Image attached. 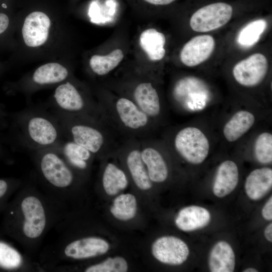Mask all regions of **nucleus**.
Instances as JSON below:
<instances>
[{
    "label": "nucleus",
    "instance_id": "obj_19",
    "mask_svg": "<svg viewBox=\"0 0 272 272\" xmlns=\"http://www.w3.org/2000/svg\"><path fill=\"white\" fill-rule=\"evenodd\" d=\"M235 265V254L231 245L224 241L216 243L209 255V266L211 271L233 272Z\"/></svg>",
    "mask_w": 272,
    "mask_h": 272
},
{
    "label": "nucleus",
    "instance_id": "obj_33",
    "mask_svg": "<svg viewBox=\"0 0 272 272\" xmlns=\"http://www.w3.org/2000/svg\"><path fill=\"white\" fill-rule=\"evenodd\" d=\"M144 3L154 6H165L171 5L177 0H142Z\"/></svg>",
    "mask_w": 272,
    "mask_h": 272
},
{
    "label": "nucleus",
    "instance_id": "obj_36",
    "mask_svg": "<svg viewBox=\"0 0 272 272\" xmlns=\"http://www.w3.org/2000/svg\"><path fill=\"white\" fill-rule=\"evenodd\" d=\"M8 188L7 182L5 180L0 179V198L6 194Z\"/></svg>",
    "mask_w": 272,
    "mask_h": 272
},
{
    "label": "nucleus",
    "instance_id": "obj_10",
    "mask_svg": "<svg viewBox=\"0 0 272 272\" xmlns=\"http://www.w3.org/2000/svg\"><path fill=\"white\" fill-rule=\"evenodd\" d=\"M54 98L59 111L67 116L87 117L90 109L76 88L67 82L55 89Z\"/></svg>",
    "mask_w": 272,
    "mask_h": 272
},
{
    "label": "nucleus",
    "instance_id": "obj_5",
    "mask_svg": "<svg viewBox=\"0 0 272 272\" xmlns=\"http://www.w3.org/2000/svg\"><path fill=\"white\" fill-rule=\"evenodd\" d=\"M234 13V7L225 2L207 3L197 8L192 14L189 24L198 32H206L217 29L227 24Z\"/></svg>",
    "mask_w": 272,
    "mask_h": 272
},
{
    "label": "nucleus",
    "instance_id": "obj_16",
    "mask_svg": "<svg viewBox=\"0 0 272 272\" xmlns=\"http://www.w3.org/2000/svg\"><path fill=\"white\" fill-rule=\"evenodd\" d=\"M210 221L211 214L208 210L197 206H191L179 211L175 223L180 230L189 232L205 227Z\"/></svg>",
    "mask_w": 272,
    "mask_h": 272
},
{
    "label": "nucleus",
    "instance_id": "obj_17",
    "mask_svg": "<svg viewBox=\"0 0 272 272\" xmlns=\"http://www.w3.org/2000/svg\"><path fill=\"white\" fill-rule=\"evenodd\" d=\"M133 102L151 119L157 117L161 112L159 97L152 84L144 82L135 88Z\"/></svg>",
    "mask_w": 272,
    "mask_h": 272
},
{
    "label": "nucleus",
    "instance_id": "obj_29",
    "mask_svg": "<svg viewBox=\"0 0 272 272\" xmlns=\"http://www.w3.org/2000/svg\"><path fill=\"white\" fill-rule=\"evenodd\" d=\"M255 158L260 163L269 164L272 161V135L264 132L256 138L254 145Z\"/></svg>",
    "mask_w": 272,
    "mask_h": 272
},
{
    "label": "nucleus",
    "instance_id": "obj_13",
    "mask_svg": "<svg viewBox=\"0 0 272 272\" xmlns=\"http://www.w3.org/2000/svg\"><path fill=\"white\" fill-rule=\"evenodd\" d=\"M50 20L44 13L34 12L25 19L22 28V35L25 44L30 47H37L47 40Z\"/></svg>",
    "mask_w": 272,
    "mask_h": 272
},
{
    "label": "nucleus",
    "instance_id": "obj_37",
    "mask_svg": "<svg viewBox=\"0 0 272 272\" xmlns=\"http://www.w3.org/2000/svg\"><path fill=\"white\" fill-rule=\"evenodd\" d=\"M243 271V272H257L258 270L255 268H254L252 267H249V268L245 269Z\"/></svg>",
    "mask_w": 272,
    "mask_h": 272
},
{
    "label": "nucleus",
    "instance_id": "obj_23",
    "mask_svg": "<svg viewBox=\"0 0 272 272\" xmlns=\"http://www.w3.org/2000/svg\"><path fill=\"white\" fill-rule=\"evenodd\" d=\"M72 168L85 170L88 167V161L93 155L86 148L71 140L61 142L55 147Z\"/></svg>",
    "mask_w": 272,
    "mask_h": 272
},
{
    "label": "nucleus",
    "instance_id": "obj_28",
    "mask_svg": "<svg viewBox=\"0 0 272 272\" xmlns=\"http://www.w3.org/2000/svg\"><path fill=\"white\" fill-rule=\"evenodd\" d=\"M266 21L263 19L252 21L245 26L239 32L237 38L238 43L245 47L255 44L265 31Z\"/></svg>",
    "mask_w": 272,
    "mask_h": 272
},
{
    "label": "nucleus",
    "instance_id": "obj_15",
    "mask_svg": "<svg viewBox=\"0 0 272 272\" xmlns=\"http://www.w3.org/2000/svg\"><path fill=\"white\" fill-rule=\"evenodd\" d=\"M140 150L142 160L152 182L165 181L168 176V169L160 152L149 144H143L140 147Z\"/></svg>",
    "mask_w": 272,
    "mask_h": 272
},
{
    "label": "nucleus",
    "instance_id": "obj_25",
    "mask_svg": "<svg viewBox=\"0 0 272 272\" xmlns=\"http://www.w3.org/2000/svg\"><path fill=\"white\" fill-rule=\"evenodd\" d=\"M67 75V70L63 66L51 62L37 69L33 75V80L39 85L55 84L64 80Z\"/></svg>",
    "mask_w": 272,
    "mask_h": 272
},
{
    "label": "nucleus",
    "instance_id": "obj_2",
    "mask_svg": "<svg viewBox=\"0 0 272 272\" xmlns=\"http://www.w3.org/2000/svg\"><path fill=\"white\" fill-rule=\"evenodd\" d=\"M37 161L43 180L51 188L63 193L72 186L75 179L72 168L56 148L39 149Z\"/></svg>",
    "mask_w": 272,
    "mask_h": 272
},
{
    "label": "nucleus",
    "instance_id": "obj_31",
    "mask_svg": "<svg viewBox=\"0 0 272 272\" xmlns=\"http://www.w3.org/2000/svg\"><path fill=\"white\" fill-rule=\"evenodd\" d=\"M128 269L126 260L122 257H109L104 261L89 266L86 272H125Z\"/></svg>",
    "mask_w": 272,
    "mask_h": 272
},
{
    "label": "nucleus",
    "instance_id": "obj_27",
    "mask_svg": "<svg viewBox=\"0 0 272 272\" xmlns=\"http://www.w3.org/2000/svg\"><path fill=\"white\" fill-rule=\"evenodd\" d=\"M123 53L116 49L106 55H94L90 59V65L97 75L104 76L115 69L123 58Z\"/></svg>",
    "mask_w": 272,
    "mask_h": 272
},
{
    "label": "nucleus",
    "instance_id": "obj_30",
    "mask_svg": "<svg viewBox=\"0 0 272 272\" xmlns=\"http://www.w3.org/2000/svg\"><path fill=\"white\" fill-rule=\"evenodd\" d=\"M24 259L15 249L5 243L0 242V266L9 269L22 267Z\"/></svg>",
    "mask_w": 272,
    "mask_h": 272
},
{
    "label": "nucleus",
    "instance_id": "obj_35",
    "mask_svg": "<svg viewBox=\"0 0 272 272\" xmlns=\"http://www.w3.org/2000/svg\"><path fill=\"white\" fill-rule=\"evenodd\" d=\"M264 235L266 240L269 242L272 241V224L270 223L265 228Z\"/></svg>",
    "mask_w": 272,
    "mask_h": 272
},
{
    "label": "nucleus",
    "instance_id": "obj_6",
    "mask_svg": "<svg viewBox=\"0 0 272 272\" xmlns=\"http://www.w3.org/2000/svg\"><path fill=\"white\" fill-rule=\"evenodd\" d=\"M174 144L178 153L191 164L201 163L209 154L208 139L195 127H186L179 130L175 135Z\"/></svg>",
    "mask_w": 272,
    "mask_h": 272
},
{
    "label": "nucleus",
    "instance_id": "obj_32",
    "mask_svg": "<svg viewBox=\"0 0 272 272\" xmlns=\"http://www.w3.org/2000/svg\"><path fill=\"white\" fill-rule=\"evenodd\" d=\"M263 218L268 221L272 219V197L270 196L262 209Z\"/></svg>",
    "mask_w": 272,
    "mask_h": 272
},
{
    "label": "nucleus",
    "instance_id": "obj_7",
    "mask_svg": "<svg viewBox=\"0 0 272 272\" xmlns=\"http://www.w3.org/2000/svg\"><path fill=\"white\" fill-rule=\"evenodd\" d=\"M267 69L266 57L261 53H256L237 63L233 67V75L239 84L253 87L263 81Z\"/></svg>",
    "mask_w": 272,
    "mask_h": 272
},
{
    "label": "nucleus",
    "instance_id": "obj_21",
    "mask_svg": "<svg viewBox=\"0 0 272 272\" xmlns=\"http://www.w3.org/2000/svg\"><path fill=\"white\" fill-rule=\"evenodd\" d=\"M254 121V116L249 111L244 110L237 111L224 126L225 138L230 142L236 141L252 127Z\"/></svg>",
    "mask_w": 272,
    "mask_h": 272
},
{
    "label": "nucleus",
    "instance_id": "obj_9",
    "mask_svg": "<svg viewBox=\"0 0 272 272\" xmlns=\"http://www.w3.org/2000/svg\"><path fill=\"white\" fill-rule=\"evenodd\" d=\"M152 253L162 263L177 265L186 260L189 250L187 244L180 238L165 236L154 241L152 246Z\"/></svg>",
    "mask_w": 272,
    "mask_h": 272
},
{
    "label": "nucleus",
    "instance_id": "obj_24",
    "mask_svg": "<svg viewBox=\"0 0 272 272\" xmlns=\"http://www.w3.org/2000/svg\"><path fill=\"white\" fill-rule=\"evenodd\" d=\"M102 182L105 192L109 195L116 194L128 185V180L124 171L112 163H108L106 165Z\"/></svg>",
    "mask_w": 272,
    "mask_h": 272
},
{
    "label": "nucleus",
    "instance_id": "obj_12",
    "mask_svg": "<svg viewBox=\"0 0 272 272\" xmlns=\"http://www.w3.org/2000/svg\"><path fill=\"white\" fill-rule=\"evenodd\" d=\"M215 45V41L212 36H196L183 46L180 53V60L187 66L197 65L210 57L214 50Z\"/></svg>",
    "mask_w": 272,
    "mask_h": 272
},
{
    "label": "nucleus",
    "instance_id": "obj_14",
    "mask_svg": "<svg viewBox=\"0 0 272 272\" xmlns=\"http://www.w3.org/2000/svg\"><path fill=\"white\" fill-rule=\"evenodd\" d=\"M239 172L237 165L231 160L222 162L218 167L213 185V192L218 197L231 193L237 185Z\"/></svg>",
    "mask_w": 272,
    "mask_h": 272
},
{
    "label": "nucleus",
    "instance_id": "obj_4",
    "mask_svg": "<svg viewBox=\"0 0 272 272\" xmlns=\"http://www.w3.org/2000/svg\"><path fill=\"white\" fill-rule=\"evenodd\" d=\"M62 130L53 119L41 113L29 115L23 122L25 138L39 149L53 148L60 144Z\"/></svg>",
    "mask_w": 272,
    "mask_h": 272
},
{
    "label": "nucleus",
    "instance_id": "obj_34",
    "mask_svg": "<svg viewBox=\"0 0 272 272\" xmlns=\"http://www.w3.org/2000/svg\"><path fill=\"white\" fill-rule=\"evenodd\" d=\"M9 24L8 17L4 13H0V34L7 29Z\"/></svg>",
    "mask_w": 272,
    "mask_h": 272
},
{
    "label": "nucleus",
    "instance_id": "obj_26",
    "mask_svg": "<svg viewBox=\"0 0 272 272\" xmlns=\"http://www.w3.org/2000/svg\"><path fill=\"white\" fill-rule=\"evenodd\" d=\"M137 210L136 198L130 193L121 194L117 196L110 209L112 215L121 221H127L133 218Z\"/></svg>",
    "mask_w": 272,
    "mask_h": 272
},
{
    "label": "nucleus",
    "instance_id": "obj_3",
    "mask_svg": "<svg viewBox=\"0 0 272 272\" xmlns=\"http://www.w3.org/2000/svg\"><path fill=\"white\" fill-rule=\"evenodd\" d=\"M91 118L67 116L63 122V130L71 140L86 148L93 155L100 153L106 146V136Z\"/></svg>",
    "mask_w": 272,
    "mask_h": 272
},
{
    "label": "nucleus",
    "instance_id": "obj_1",
    "mask_svg": "<svg viewBox=\"0 0 272 272\" xmlns=\"http://www.w3.org/2000/svg\"><path fill=\"white\" fill-rule=\"evenodd\" d=\"M32 188L22 190L18 204V231L22 244L31 248L42 239L52 220L51 205Z\"/></svg>",
    "mask_w": 272,
    "mask_h": 272
},
{
    "label": "nucleus",
    "instance_id": "obj_22",
    "mask_svg": "<svg viewBox=\"0 0 272 272\" xmlns=\"http://www.w3.org/2000/svg\"><path fill=\"white\" fill-rule=\"evenodd\" d=\"M165 43L164 34L154 28L145 30L140 36L141 48L153 61L160 60L164 57Z\"/></svg>",
    "mask_w": 272,
    "mask_h": 272
},
{
    "label": "nucleus",
    "instance_id": "obj_11",
    "mask_svg": "<svg viewBox=\"0 0 272 272\" xmlns=\"http://www.w3.org/2000/svg\"><path fill=\"white\" fill-rule=\"evenodd\" d=\"M120 123L131 132H141L148 129L152 119L132 100L121 97L113 107Z\"/></svg>",
    "mask_w": 272,
    "mask_h": 272
},
{
    "label": "nucleus",
    "instance_id": "obj_20",
    "mask_svg": "<svg viewBox=\"0 0 272 272\" xmlns=\"http://www.w3.org/2000/svg\"><path fill=\"white\" fill-rule=\"evenodd\" d=\"M126 157V163L131 178L141 190H147L152 187L146 167L142 160L140 147L129 146Z\"/></svg>",
    "mask_w": 272,
    "mask_h": 272
},
{
    "label": "nucleus",
    "instance_id": "obj_8",
    "mask_svg": "<svg viewBox=\"0 0 272 272\" xmlns=\"http://www.w3.org/2000/svg\"><path fill=\"white\" fill-rule=\"evenodd\" d=\"M109 248V244L105 240L97 237H86L62 245L59 255L61 259H85L104 254Z\"/></svg>",
    "mask_w": 272,
    "mask_h": 272
},
{
    "label": "nucleus",
    "instance_id": "obj_18",
    "mask_svg": "<svg viewBox=\"0 0 272 272\" xmlns=\"http://www.w3.org/2000/svg\"><path fill=\"white\" fill-rule=\"evenodd\" d=\"M271 187L272 169L266 167L256 169L250 172L244 185L246 195L253 200L262 198Z\"/></svg>",
    "mask_w": 272,
    "mask_h": 272
}]
</instances>
